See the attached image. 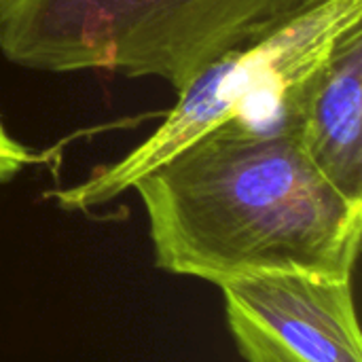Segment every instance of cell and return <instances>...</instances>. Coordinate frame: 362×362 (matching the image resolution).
Returning a JSON list of instances; mask_svg holds the SVG:
<instances>
[{
	"mask_svg": "<svg viewBox=\"0 0 362 362\" xmlns=\"http://www.w3.org/2000/svg\"><path fill=\"white\" fill-rule=\"evenodd\" d=\"M157 267L225 284L297 272L352 278L362 204L341 195L305 157L284 115L227 123L132 187Z\"/></svg>",
	"mask_w": 362,
	"mask_h": 362,
	"instance_id": "1",
	"label": "cell"
},
{
	"mask_svg": "<svg viewBox=\"0 0 362 362\" xmlns=\"http://www.w3.org/2000/svg\"><path fill=\"white\" fill-rule=\"evenodd\" d=\"M305 0H0V55L36 72L161 78L182 91Z\"/></svg>",
	"mask_w": 362,
	"mask_h": 362,
	"instance_id": "2",
	"label": "cell"
},
{
	"mask_svg": "<svg viewBox=\"0 0 362 362\" xmlns=\"http://www.w3.org/2000/svg\"><path fill=\"white\" fill-rule=\"evenodd\" d=\"M361 25L362 0H305L267 34L199 72L176 93L174 108L140 144L98 165L81 182L55 191L57 206L68 212L104 206L221 125H265L282 119L299 83L341 36Z\"/></svg>",
	"mask_w": 362,
	"mask_h": 362,
	"instance_id": "3",
	"label": "cell"
},
{
	"mask_svg": "<svg viewBox=\"0 0 362 362\" xmlns=\"http://www.w3.org/2000/svg\"><path fill=\"white\" fill-rule=\"evenodd\" d=\"M221 291L246 362H362L352 278L276 272Z\"/></svg>",
	"mask_w": 362,
	"mask_h": 362,
	"instance_id": "4",
	"label": "cell"
},
{
	"mask_svg": "<svg viewBox=\"0 0 362 362\" xmlns=\"http://www.w3.org/2000/svg\"><path fill=\"white\" fill-rule=\"evenodd\" d=\"M284 119L316 170L362 204V25L299 83Z\"/></svg>",
	"mask_w": 362,
	"mask_h": 362,
	"instance_id": "5",
	"label": "cell"
},
{
	"mask_svg": "<svg viewBox=\"0 0 362 362\" xmlns=\"http://www.w3.org/2000/svg\"><path fill=\"white\" fill-rule=\"evenodd\" d=\"M34 161L36 155L11 136L0 117V185L13 180L23 168H28Z\"/></svg>",
	"mask_w": 362,
	"mask_h": 362,
	"instance_id": "6",
	"label": "cell"
}]
</instances>
